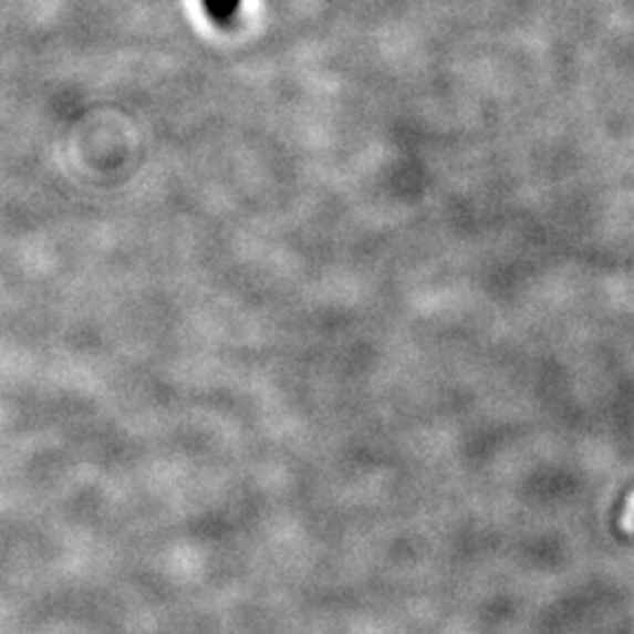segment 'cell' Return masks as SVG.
<instances>
[{"label": "cell", "instance_id": "cell-1", "mask_svg": "<svg viewBox=\"0 0 634 634\" xmlns=\"http://www.w3.org/2000/svg\"><path fill=\"white\" fill-rule=\"evenodd\" d=\"M202 6L207 10V14L215 19V22H230L240 10V0H202Z\"/></svg>", "mask_w": 634, "mask_h": 634}]
</instances>
